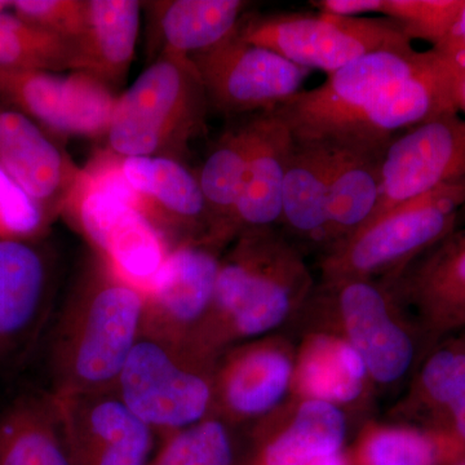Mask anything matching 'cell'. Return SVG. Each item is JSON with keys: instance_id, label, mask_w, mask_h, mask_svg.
Masks as SVG:
<instances>
[{"instance_id": "277c9868", "label": "cell", "mask_w": 465, "mask_h": 465, "mask_svg": "<svg viewBox=\"0 0 465 465\" xmlns=\"http://www.w3.org/2000/svg\"><path fill=\"white\" fill-rule=\"evenodd\" d=\"M246 42L275 52L305 69L327 74L375 52L415 51L387 17H341L329 14H280L242 21Z\"/></svg>"}, {"instance_id": "7c38bea8", "label": "cell", "mask_w": 465, "mask_h": 465, "mask_svg": "<svg viewBox=\"0 0 465 465\" xmlns=\"http://www.w3.org/2000/svg\"><path fill=\"white\" fill-rule=\"evenodd\" d=\"M54 265L39 241L0 240V369L20 365L54 312Z\"/></svg>"}, {"instance_id": "ffe728a7", "label": "cell", "mask_w": 465, "mask_h": 465, "mask_svg": "<svg viewBox=\"0 0 465 465\" xmlns=\"http://www.w3.org/2000/svg\"><path fill=\"white\" fill-rule=\"evenodd\" d=\"M0 465H73L50 390L20 394L0 410Z\"/></svg>"}, {"instance_id": "d6a6232c", "label": "cell", "mask_w": 465, "mask_h": 465, "mask_svg": "<svg viewBox=\"0 0 465 465\" xmlns=\"http://www.w3.org/2000/svg\"><path fill=\"white\" fill-rule=\"evenodd\" d=\"M365 465H439V443L411 430H385L372 437L363 450Z\"/></svg>"}, {"instance_id": "ba28073f", "label": "cell", "mask_w": 465, "mask_h": 465, "mask_svg": "<svg viewBox=\"0 0 465 465\" xmlns=\"http://www.w3.org/2000/svg\"><path fill=\"white\" fill-rule=\"evenodd\" d=\"M191 58L208 103L225 114L273 112L302 91L311 73L273 51L244 41L238 30Z\"/></svg>"}, {"instance_id": "44dd1931", "label": "cell", "mask_w": 465, "mask_h": 465, "mask_svg": "<svg viewBox=\"0 0 465 465\" xmlns=\"http://www.w3.org/2000/svg\"><path fill=\"white\" fill-rule=\"evenodd\" d=\"M327 145L329 237H351L369 222L381 197L382 152L360 146Z\"/></svg>"}, {"instance_id": "d4e9b609", "label": "cell", "mask_w": 465, "mask_h": 465, "mask_svg": "<svg viewBox=\"0 0 465 465\" xmlns=\"http://www.w3.org/2000/svg\"><path fill=\"white\" fill-rule=\"evenodd\" d=\"M252 145V121L226 133L208 155L198 176L210 219L206 244L231 234L235 204L240 198Z\"/></svg>"}, {"instance_id": "603a6c76", "label": "cell", "mask_w": 465, "mask_h": 465, "mask_svg": "<svg viewBox=\"0 0 465 465\" xmlns=\"http://www.w3.org/2000/svg\"><path fill=\"white\" fill-rule=\"evenodd\" d=\"M329 166L327 143L293 139L284 174L281 220L302 237L329 238Z\"/></svg>"}, {"instance_id": "5bb4252c", "label": "cell", "mask_w": 465, "mask_h": 465, "mask_svg": "<svg viewBox=\"0 0 465 465\" xmlns=\"http://www.w3.org/2000/svg\"><path fill=\"white\" fill-rule=\"evenodd\" d=\"M54 397L73 465L152 463L157 433L128 409L115 388Z\"/></svg>"}, {"instance_id": "8992f818", "label": "cell", "mask_w": 465, "mask_h": 465, "mask_svg": "<svg viewBox=\"0 0 465 465\" xmlns=\"http://www.w3.org/2000/svg\"><path fill=\"white\" fill-rule=\"evenodd\" d=\"M425 52H375L351 61L313 90L300 91L273 110L296 142L330 143L385 87L414 74L433 56Z\"/></svg>"}, {"instance_id": "8d00e7d4", "label": "cell", "mask_w": 465, "mask_h": 465, "mask_svg": "<svg viewBox=\"0 0 465 465\" xmlns=\"http://www.w3.org/2000/svg\"><path fill=\"white\" fill-rule=\"evenodd\" d=\"M445 52L457 54V56L463 57L465 60V2L463 9H461L460 17H459L454 39H452L451 45H449L448 50Z\"/></svg>"}, {"instance_id": "7402d4cb", "label": "cell", "mask_w": 465, "mask_h": 465, "mask_svg": "<svg viewBox=\"0 0 465 465\" xmlns=\"http://www.w3.org/2000/svg\"><path fill=\"white\" fill-rule=\"evenodd\" d=\"M157 21L161 52L193 56L215 47L237 32L247 2L164 0L146 3Z\"/></svg>"}, {"instance_id": "e575fe53", "label": "cell", "mask_w": 465, "mask_h": 465, "mask_svg": "<svg viewBox=\"0 0 465 465\" xmlns=\"http://www.w3.org/2000/svg\"><path fill=\"white\" fill-rule=\"evenodd\" d=\"M12 14L73 43L84 32L85 0H17Z\"/></svg>"}, {"instance_id": "ac0fdd59", "label": "cell", "mask_w": 465, "mask_h": 465, "mask_svg": "<svg viewBox=\"0 0 465 465\" xmlns=\"http://www.w3.org/2000/svg\"><path fill=\"white\" fill-rule=\"evenodd\" d=\"M142 3L85 0L84 32L72 43L73 70L112 88L127 75L139 38Z\"/></svg>"}, {"instance_id": "484cf974", "label": "cell", "mask_w": 465, "mask_h": 465, "mask_svg": "<svg viewBox=\"0 0 465 465\" xmlns=\"http://www.w3.org/2000/svg\"><path fill=\"white\" fill-rule=\"evenodd\" d=\"M341 412L324 401H309L284 432L268 440L252 465H309L339 452L344 440Z\"/></svg>"}, {"instance_id": "836d02e7", "label": "cell", "mask_w": 465, "mask_h": 465, "mask_svg": "<svg viewBox=\"0 0 465 465\" xmlns=\"http://www.w3.org/2000/svg\"><path fill=\"white\" fill-rule=\"evenodd\" d=\"M51 220L0 170V240L38 241Z\"/></svg>"}, {"instance_id": "8fae6325", "label": "cell", "mask_w": 465, "mask_h": 465, "mask_svg": "<svg viewBox=\"0 0 465 465\" xmlns=\"http://www.w3.org/2000/svg\"><path fill=\"white\" fill-rule=\"evenodd\" d=\"M460 182H465V118L449 113L414 125L382 152L381 197L366 224L407 201Z\"/></svg>"}, {"instance_id": "1f68e13d", "label": "cell", "mask_w": 465, "mask_h": 465, "mask_svg": "<svg viewBox=\"0 0 465 465\" xmlns=\"http://www.w3.org/2000/svg\"><path fill=\"white\" fill-rule=\"evenodd\" d=\"M421 382L430 400L448 410L455 433L465 446V351H436L424 367Z\"/></svg>"}, {"instance_id": "f1b7e54d", "label": "cell", "mask_w": 465, "mask_h": 465, "mask_svg": "<svg viewBox=\"0 0 465 465\" xmlns=\"http://www.w3.org/2000/svg\"><path fill=\"white\" fill-rule=\"evenodd\" d=\"M0 67L73 70L72 43L30 25L16 15L0 14Z\"/></svg>"}, {"instance_id": "2e32d148", "label": "cell", "mask_w": 465, "mask_h": 465, "mask_svg": "<svg viewBox=\"0 0 465 465\" xmlns=\"http://www.w3.org/2000/svg\"><path fill=\"white\" fill-rule=\"evenodd\" d=\"M0 170L48 219L63 213L81 170L25 115L0 104Z\"/></svg>"}, {"instance_id": "7a4b0ae2", "label": "cell", "mask_w": 465, "mask_h": 465, "mask_svg": "<svg viewBox=\"0 0 465 465\" xmlns=\"http://www.w3.org/2000/svg\"><path fill=\"white\" fill-rule=\"evenodd\" d=\"M207 94L189 56L161 52L116 97L109 148L121 158L174 159L203 130Z\"/></svg>"}, {"instance_id": "9c48e42d", "label": "cell", "mask_w": 465, "mask_h": 465, "mask_svg": "<svg viewBox=\"0 0 465 465\" xmlns=\"http://www.w3.org/2000/svg\"><path fill=\"white\" fill-rule=\"evenodd\" d=\"M115 100L112 88L84 73L0 67V104L47 134L106 136Z\"/></svg>"}, {"instance_id": "9a60e30c", "label": "cell", "mask_w": 465, "mask_h": 465, "mask_svg": "<svg viewBox=\"0 0 465 465\" xmlns=\"http://www.w3.org/2000/svg\"><path fill=\"white\" fill-rule=\"evenodd\" d=\"M122 174L136 195L137 207L173 247L201 242L210 231L206 201L198 177L166 157H119ZM204 240V243H206Z\"/></svg>"}, {"instance_id": "4fadbf2b", "label": "cell", "mask_w": 465, "mask_h": 465, "mask_svg": "<svg viewBox=\"0 0 465 465\" xmlns=\"http://www.w3.org/2000/svg\"><path fill=\"white\" fill-rule=\"evenodd\" d=\"M207 246L185 242L170 250L145 289L143 333L200 349L220 269Z\"/></svg>"}, {"instance_id": "4316f807", "label": "cell", "mask_w": 465, "mask_h": 465, "mask_svg": "<svg viewBox=\"0 0 465 465\" xmlns=\"http://www.w3.org/2000/svg\"><path fill=\"white\" fill-rule=\"evenodd\" d=\"M418 274L415 290L439 326L465 322V229L437 242Z\"/></svg>"}, {"instance_id": "6da1fadb", "label": "cell", "mask_w": 465, "mask_h": 465, "mask_svg": "<svg viewBox=\"0 0 465 465\" xmlns=\"http://www.w3.org/2000/svg\"><path fill=\"white\" fill-rule=\"evenodd\" d=\"M145 291L99 255L88 260L54 316L48 341L57 396L115 388L142 333Z\"/></svg>"}, {"instance_id": "f546056e", "label": "cell", "mask_w": 465, "mask_h": 465, "mask_svg": "<svg viewBox=\"0 0 465 465\" xmlns=\"http://www.w3.org/2000/svg\"><path fill=\"white\" fill-rule=\"evenodd\" d=\"M150 465H241L222 421L206 419L163 437Z\"/></svg>"}, {"instance_id": "3957f363", "label": "cell", "mask_w": 465, "mask_h": 465, "mask_svg": "<svg viewBox=\"0 0 465 465\" xmlns=\"http://www.w3.org/2000/svg\"><path fill=\"white\" fill-rule=\"evenodd\" d=\"M207 354L183 342L140 333L115 391L137 418L162 437L206 420L213 385Z\"/></svg>"}, {"instance_id": "83f0119b", "label": "cell", "mask_w": 465, "mask_h": 465, "mask_svg": "<svg viewBox=\"0 0 465 465\" xmlns=\"http://www.w3.org/2000/svg\"><path fill=\"white\" fill-rule=\"evenodd\" d=\"M366 370L362 357L351 345L320 338L305 351L300 376L304 390L317 400L347 402L362 391Z\"/></svg>"}, {"instance_id": "52a82bcc", "label": "cell", "mask_w": 465, "mask_h": 465, "mask_svg": "<svg viewBox=\"0 0 465 465\" xmlns=\"http://www.w3.org/2000/svg\"><path fill=\"white\" fill-rule=\"evenodd\" d=\"M63 213L90 242L94 253L145 291L171 247L148 217L94 179L79 174Z\"/></svg>"}, {"instance_id": "e0dca14e", "label": "cell", "mask_w": 465, "mask_h": 465, "mask_svg": "<svg viewBox=\"0 0 465 465\" xmlns=\"http://www.w3.org/2000/svg\"><path fill=\"white\" fill-rule=\"evenodd\" d=\"M293 136L274 112L252 119V145L231 232L271 228L282 213L284 174Z\"/></svg>"}, {"instance_id": "4dcf8cb0", "label": "cell", "mask_w": 465, "mask_h": 465, "mask_svg": "<svg viewBox=\"0 0 465 465\" xmlns=\"http://www.w3.org/2000/svg\"><path fill=\"white\" fill-rule=\"evenodd\" d=\"M465 0H384L381 14L410 41L420 39L446 51L454 39Z\"/></svg>"}, {"instance_id": "f35d334b", "label": "cell", "mask_w": 465, "mask_h": 465, "mask_svg": "<svg viewBox=\"0 0 465 465\" xmlns=\"http://www.w3.org/2000/svg\"><path fill=\"white\" fill-rule=\"evenodd\" d=\"M309 465H347V461H345L341 452H336V454L317 459V460H314L313 463Z\"/></svg>"}, {"instance_id": "d590c367", "label": "cell", "mask_w": 465, "mask_h": 465, "mask_svg": "<svg viewBox=\"0 0 465 465\" xmlns=\"http://www.w3.org/2000/svg\"><path fill=\"white\" fill-rule=\"evenodd\" d=\"M384 0H318L311 2L322 14L341 17H362L365 14H381Z\"/></svg>"}, {"instance_id": "d6986e66", "label": "cell", "mask_w": 465, "mask_h": 465, "mask_svg": "<svg viewBox=\"0 0 465 465\" xmlns=\"http://www.w3.org/2000/svg\"><path fill=\"white\" fill-rule=\"evenodd\" d=\"M341 305L351 347L376 381H393L405 374L414 358V345L391 322L381 291L358 278L351 280L342 287Z\"/></svg>"}, {"instance_id": "60d3db41", "label": "cell", "mask_w": 465, "mask_h": 465, "mask_svg": "<svg viewBox=\"0 0 465 465\" xmlns=\"http://www.w3.org/2000/svg\"><path fill=\"white\" fill-rule=\"evenodd\" d=\"M463 210H465V204H464V208H463Z\"/></svg>"}, {"instance_id": "5b68a950", "label": "cell", "mask_w": 465, "mask_h": 465, "mask_svg": "<svg viewBox=\"0 0 465 465\" xmlns=\"http://www.w3.org/2000/svg\"><path fill=\"white\" fill-rule=\"evenodd\" d=\"M243 232L232 258L220 262L211 312L237 335L255 336L282 322L290 309V284L302 275L269 228Z\"/></svg>"}, {"instance_id": "30bf717a", "label": "cell", "mask_w": 465, "mask_h": 465, "mask_svg": "<svg viewBox=\"0 0 465 465\" xmlns=\"http://www.w3.org/2000/svg\"><path fill=\"white\" fill-rule=\"evenodd\" d=\"M464 204L465 182L407 201L351 235L333 266L341 273L363 275L410 258L454 231Z\"/></svg>"}, {"instance_id": "cb8c5ba5", "label": "cell", "mask_w": 465, "mask_h": 465, "mask_svg": "<svg viewBox=\"0 0 465 465\" xmlns=\"http://www.w3.org/2000/svg\"><path fill=\"white\" fill-rule=\"evenodd\" d=\"M289 360L273 348H252L232 358L220 379V393L232 415L264 414L289 387Z\"/></svg>"}, {"instance_id": "74e56055", "label": "cell", "mask_w": 465, "mask_h": 465, "mask_svg": "<svg viewBox=\"0 0 465 465\" xmlns=\"http://www.w3.org/2000/svg\"><path fill=\"white\" fill-rule=\"evenodd\" d=\"M457 108L458 112L465 115V70L461 73L457 85Z\"/></svg>"}, {"instance_id": "ab89813d", "label": "cell", "mask_w": 465, "mask_h": 465, "mask_svg": "<svg viewBox=\"0 0 465 465\" xmlns=\"http://www.w3.org/2000/svg\"><path fill=\"white\" fill-rule=\"evenodd\" d=\"M14 7V2L9 0H0V14H5V12L12 11Z\"/></svg>"}]
</instances>
